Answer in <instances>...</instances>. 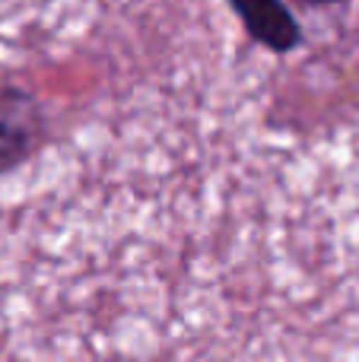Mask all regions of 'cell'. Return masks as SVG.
<instances>
[{
	"instance_id": "6da1fadb",
	"label": "cell",
	"mask_w": 359,
	"mask_h": 362,
	"mask_svg": "<svg viewBox=\"0 0 359 362\" xmlns=\"http://www.w3.org/2000/svg\"><path fill=\"white\" fill-rule=\"evenodd\" d=\"M42 105L16 86H0V169L19 163L42 137Z\"/></svg>"
},
{
	"instance_id": "7a4b0ae2",
	"label": "cell",
	"mask_w": 359,
	"mask_h": 362,
	"mask_svg": "<svg viewBox=\"0 0 359 362\" xmlns=\"http://www.w3.org/2000/svg\"><path fill=\"white\" fill-rule=\"evenodd\" d=\"M245 29L271 51H290L299 45V25L280 0H233Z\"/></svg>"
},
{
	"instance_id": "3957f363",
	"label": "cell",
	"mask_w": 359,
	"mask_h": 362,
	"mask_svg": "<svg viewBox=\"0 0 359 362\" xmlns=\"http://www.w3.org/2000/svg\"><path fill=\"white\" fill-rule=\"evenodd\" d=\"M309 4H341V0H309Z\"/></svg>"
}]
</instances>
